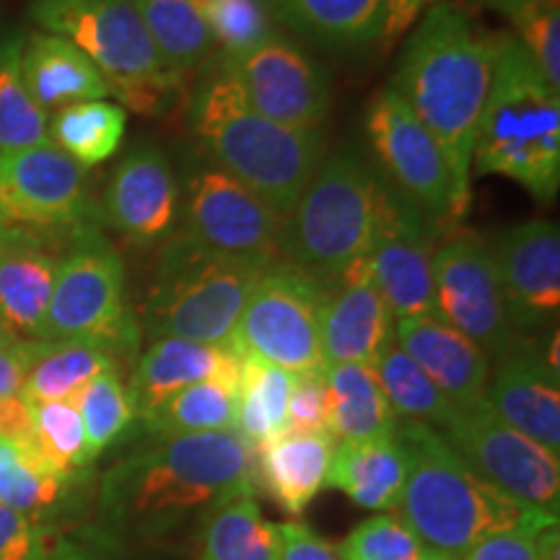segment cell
<instances>
[{"instance_id": "cell-1", "label": "cell", "mask_w": 560, "mask_h": 560, "mask_svg": "<svg viewBox=\"0 0 560 560\" xmlns=\"http://www.w3.org/2000/svg\"><path fill=\"white\" fill-rule=\"evenodd\" d=\"M244 488L252 450L240 433L151 436L102 478L96 535L122 550L164 542Z\"/></svg>"}, {"instance_id": "cell-2", "label": "cell", "mask_w": 560, "mask_h": 560, "mask_svg": "<svg viewBox=\"0 0 560 560\" xmlns=\"http://www.w3.org/2000/svg\"><path fill=\"white\" fill-rule=\"evenodd\" d=\"M499 37H490L462 5H431L405 42L392 91L436 138L452 170L462 210L470 208L475 138L493 83Z\"/></svg>"}, {"instance_id": "cell-3", "label": "cell", "mask_w": 560, "mask_h": 560, "mask_svg": "<svg viewBox=\"0 0 560 560\" xmlns=\"http://www.w3.org/2000/svg\"><path fill=\"white\" fill-rule=\"evenodd\" d=\"M395 439L405 454L395 514L429 552L462 560L488 535L542 516L480 480L431 425L397 418Z\"/></svg>"}, {"instance_id": "cell-4", "label": "cell", "mask_w": 560, "mask_h": 560, "mask_svg": "<svg viewBox=\"0 0 560 560\" xmlns=\"http://www.w3.org/2000/svg\"><path fill=\"white\" fill-rule=\"evenodd\" d=\"M192 128L219 170L283 219L322 164L319 130L289 128L257 115L240 81L223 70L195 96Z\"/></svg>"}, {"instance_id": "cell-5", "label": "cell", "mask_w": 560, "mask_h": 560, "mask_svg": "<svg viewBox=\"0 0 560 560\" xmlns=\"http://www.w3.org/2000/svg\"><path fill=\"white\" fill-rule=\"evenodd\" d=\"M472 164L480 174L514 179L545 202L560 187V91L514 37H499Z\"/></svg>"}, {"instance_id": "cell-6", "label": "cell", "mask_w": 560, "mask_h": 560, "mask_svg": "<svg viewBox=\"0 0 560 560\" xmlns=\"http://www.w3.org/2000/svg\"><path fill=\"white\" fill-rule=\"evenodd\" d=\"M270 265L202 249L185 234L174 236L161 255L156 283L145 301L151 340L182 338L234 348V332L249 293Z\"/></svg>"}, {"instance_id": "cell-7", "label": "cell", "mask_w": 560, "mask_h": 560, "mask_svg": "<svg viewBox=\"0 0 560 560\" xmlns=\"http://www.w3.org/2000/svg\"><path fill=\"white\" fill-rule=\"evenodd\" d=\"M380 174L340 151L322 161L280 231V249L319 285L366 260L376 223Z\"/></svg>"}, {"instance_id": "cell-8", "label": "cell", "mask_w": 560, "mask_h": 560, "mask_svg": "<svg viewBox=\"0 0 560 560\" xmlns=\"http://www.w3.org/2000/svg\"><path fill=\"white\" fill-rule=\"evenodd\" d=\"M45 340H83L115 353L138 348V322L125 299V265L115 247L91 229L58 262Z\"/></svg>"}, {"instance_id": "cell-9", "label": "cell", "mask_w": 560, "mask_h": 560, "mask_svg": "<svg viewBox=\"0 0 560 560\" xmlns=\"http://www.w3.org/2000/svg\"><path fill=\"white\" fill-rule=\"evenodd\" d=\"M470 470L511 501L558 516L560 462L490 408L486 397L459 405L439 431Z\"/></svg>"}, {"instance_id": "cell-10", "label": "cell", "mask_w": 560, "mask_h": 560, "mask_svg": "<svg viewBox=\"0 0 560 560\" xmlns=\"http://www.w3.org/2000/svg\"><path fill=\"white\" fill-rule=\"evenodd\" d=\"M325 291L310 272L291 262H272L249 293L234 350L291 374L325 371L319 312Z\"/></svg>"}, {"instance_id": "cell-11", "label": "cell", "mask_w": 560, "mask_h": 560, "mask_svg": "<svg viewBox=\"0 0 560 560\" xmlns=\"http://www.w3.org/2000/svg\"><path fill=\"white\" fill-rule=\"evenodd\" d=\"M30 16L47 34L79 47L102 70L109 89L174 75L130 0H32Z\"/></svg>"}, {"instance_id": "cell-12", "label": "cell", "mask_w": 560, "mask_h": 560, "mask_svg": "<svg viewBox=\"0 0 560 560\" xmlns=\"http://www.w3.org/2000/svg\"><path fill=\"white\" fill-rule=\"evenodd\" d=\"M433 314L470 338L488 359L522 342L488 242L472 231H459L433 252Z\"/></svg>"}, {"instance_id": "cell-13", "label": "cell", "mask_w": 560, "mask_h": 560, "mask_svg": "<svg viewBox=\"0 0 560 560\" xmlns=\"http://www.w3.org/2000/svg\"><path fill=\"white\" fill-rule=\"evenodd\" d=\"M366 125L371 145L387 172V179L425 219H431V223H457L465 219L444 151L389 86L371 102Z\"/></svg>"}, {"instance_id": "cell-14", "label": "cell", "mask_w": 560, "mask_h": 560, "mask_svg": "<svg viewBox=\"0 0 560 560\" xmlns=\"http://www.w3.org/2000/svg\"><path fill=\"white\" fill-rule=\"evenodd\" d=\"M429 226L431 221L389 179L380 177L366 268L395 319L433 314L436 249Z\"/></svg>"}, {"instance_id": "cell-15", "label": "cell", "mask_w": 560, "mask_h": 560, "mask_svg": "<svg viewBox=\"0 0 560 560\" xmlns=\"http://www.w3.org/2000/svg\"><path fill=\"white\" fill-rule=\"evenodd\" d=\"M283 215L221 170H200L187 185L185 236L202 249L276 262Z\"/></svg>"}, {"instance_id": "cell-16", "label": "cell", "mask_w": 560, "mask_h": 560, "mask_svg": "<svg viewBox=\"0 0 560 560\" xmlns=\"http://www.w3.org/2000/svg\"><path fill=\"white\" fill-rule=\"evenodd\" d=\"M91 213L86 170L58 145L0 153V219L39 229H73Z\"/></svg>"}, {"instance_id": "cell-17", "label": "cell", "mask_w": 560, "mask_h": 560, "mask_svg": "<svg viewBox=\"0 0 560 560\" xmlns=\"http://www.w3.org/2000/svg\"><path fill=\"white\" fill-rule=\"evenodd\" d=\"M219 70L234 75L249 107L272 122L317 130L330 112L332 96L325 70L280 37Z\"/></svg>"}, {"instance_id": "cell-18", "label": "cell", "mask_w": 560, "mask_h": 560, "mask_svg": "<svg viewBox=\"0 0 560 560\" xmlns=\"http://www.w3.org/2000/svg\"><path fill=\"white\" fill-rule=\"evenodd\" d=\"M511 322L520 332L556 317L560 306V229L527 221L488 244Z\"/></svg>"}, {"instance_id": "cell-19", "label": "cell", "mask_w": 560, "mask_h": 560, "mask_svg": "<svg viewBox=\"0 0 560 560\" xmlns=\"http://www.w3.org/2000/svg\"><path fill=\"white\" fill-rule=\"evenodd\" d=\"M319 342L327 366L359 363L374 366L382 348L395 335V317L369 276L366 260L322 285Z\"/></svg>"}, {"instance_id": "cell-20", "label": "cell", "mask_w": 560, "mask_h": 560, "mask_svg": "<svg viewBox=\"0 0 560 560\" xmlns=\"http://www.w3.org/2000/svg\"><path fill=\"white\" fill-rule=\"evenodd\" d=\"M179 190L170 159L153 145H138L117 164L107 192L104 215L125 240L153 244L170 234L177 221Z\"/></svg>"}, {"instance_id": "cell-21", "label": "cell", "mask_w": 560, "mask_h": 560, "mask_svg": "<svg viewBox=\"0 0 560 560\" xmlns=\"http://www.w3.org/2000/svg\"><path fill=\"white\" fill-rule=\"evenodd\" d=\"M486 400L511 429L560 454L558 369L540 350L520 342L499 355L495 371L488 376Z\"/></svg>"}, {"instance_id": "cell-22", "label": "cell", "mask_w": 560, "mask_h": 560, "mask_svg": "<svg viewBox=\"0 0 560 560\" xmlns=\"http://www.w3.org/2000/svg\"><path fill=\"white\" fill-rule=\"evenodd\" d=\"M395 340L431 376L454 408L486 397L490 359L439 314L395 319Z\"/></svg>"}, {"instance_id": "cell-23", "label": "cell", "mask_w": 560, "mask_h": 560, "mask_svg": "<svg viewBox=\"0 0 560 560\" xmlns=\"http://www.w3.org/2000/svg\"><path fill=\"white\" fill-rule=\"evenodd\" d=\"M58 257L30 231L0 223V322L16 340H45Z\"/></svg>"}, {"instance_id": "cell-24", "label": "cell", "mask_w": 560, "mask_h": 560, "mask_svg": "<svg viewBox=\"0 0 560 560\" xmlns=\"http://www.w3.org/2000/svg\"><path fill=\"white\" fill-rule=\"evenodd\" d=\"M240 371L242 355L234 348L156 338L138 359L128 392L136 416L143 420L179 389L208 380H240Z\"/></svg>"}, {"instance_id": "cell-25", "label": "cell", "mask_w": 560, "mask_h": 560, "mask_svg": "<svg viewBox=\"0 0 560 560\" xmlns=\"http://www.w3.org/2000/svg\"><path fill=\"white\" fill-rule=\"evenodd\" d=\"M330 433L283 431L252 450V488H260L289 516H301L330 475Z\"/></svg>"}, {"instance_id": "cell-26", "label": "cell", "mask_w": 560, "mask_h": 560, "mask_svg": "<svg viewBox=\"0 0 560 560\" xmlns=\"http://www.w3.org/2000/svg\"><path fill=\"white\" fill-rule=\"evenodd\" d=\"M21 75L32 100L42 109H62L79 102H100L109 96L102 70L68 39L47 32L24 37Z\"/></svg>"}, {"instance_id": "cell-27", "label": "cell", "mask_w": 560, "mask_h": 560, "mask_svg": "<svg viewBox=\"0 0 560 560\" xmlns=\"http://www.w3.org/2000/svg\"><path fill=\"white\" fill-rule=\"evenodd\" d=\"M405 482V454L395 433L369 441H340L335 446L327 486L369 511H395Z\"/></svg>"}, {"instance_id": "cell-28", "label": "cell", "mask_w": 560, "mask_h": 560, "mask_svg": "<svg viewBox=\"0 0 560 560\" xmlns=\"http://www.w3.org/2000/svg\"><path fill=\"white\" fill-rule=\"evenodd\" d=\"M198 560H278L280 524L265 520L255 488H244L210 509L198 527Z\"/></svg>"}, {"instance_id": "cell-29", "label": "cell", "mask_w": 560, "mask_h": 560, "mask_svg": "<svg viewBox=\"0 0 560 560\" xmlns=\"http://www.w3.org/2000/svg\"><path fill=\"white\" fill-rule=\"evenodd\" d=\"M270 13L325 47H363L382 39L387 0H268Z\"/></svg>"}, {"instance_id": "cell-30", "label": "cell", "mask_w": 560, "mask_h": 560, "mask_svg": "<svg viewBox=\"0 0 560 560\" xmlns=\"http://www.w3.org/2000/svg\"><path fill=\"white\" fill-rule=\"evenodd\" d=\"M327 431L340 441H369L395 433L397 416L389 408L374 369L340 363L325 369Z\"/></svg>"}, {"instance_id": "cell-31", "label": "cell", "mask_w": 560, "mask_h": 560, "mask_svg": "<svg viewBox=\"0 0 560 560\" xmlns=\"http://www.w3.org/2000/svg\"><path fill=\"white\" fill-rule=\"evenodd\" d=\"M115 369V355L83 340H37L21 395L30 405L73 400L91 380Z\"/></svg>"}, {"instance_id": "cell-32", "label": "cell", "mask_w": 560, "mask_h": 560, "mask_svg": "<svg viewBox=\"0 0 560 560\" xmlns=\"http://www.w3.org/2000/svg\"><path fill=\"white\" fill-rule=\"evenodd\" d=\"M79 482L55 472L32 444H0V503L34 522L55 527L58 516L73 503Z\"/></svg>"}, {"instance_id": "cell-33", "label": "cell", "mask_w": 560, "mask_h": 560, "mask_svg": "<svg viewBox=\"0 0 560 560\" xmlns=\"http://www.w3.org/2000/svg\"><path fill=\"white\" fill-rule=\"evenodd\" d=\"M164 68L185 79L213 52V39L195 0H130Z\"/></svg>"}, {"instance_id": "cell-34", "label": "cell", "mask_w": 560, "mask_h": 560, "mask_svg": "<svg viewBox=\"0 0 560 560\" xmlns=\"http://www.w3.org/2000/svg\"><path fill=\"white\" fill-rule=\"evenodd\" d=\"M240 380H208L179 389L143 418L151 436L236 433Z\"/></svg>"}, {"instance_id": "cell-35", "label": "cell", "mask_w": 560, "mask_h": 560, "mask_svg": "<svg viewBox=\"0 0 560 560\" xmlns=\"http://www.w3.org/2000/svg\"><path fill=\"white\" fill-rule=\"evenodd\" d=\"M293 374L242 355L240 392H236V433L249 450L285 431Z\"/></svg>"}, {"instance_id": "cell-36", "label": "cell", "mask_w": 560, "mask_h": 560, "mask_svg": "<svg viewBox=\"0 0 560 560\" xmlns=\"http://www.w3.org/2000/svg\"><path fill=\"white\" fill-rule=\"evenodd\" d=\"M125 128H128V112L120 104L100 100L58 109L52 122L47 125V132L62 153L89 170L115 156L125 138Z\"/></svg>"}, {"instance_id": "cell-37", "label": "cell", "mask_w": 560, "mask_h": 560, "mask_svg": "<svg viewBox=\"0 0 560 560\" xmlns=\"http://www.w3.org/2000/svg\"><path fill=\"white\" fill-rule=\"evenodd\" d=\"M371 369H374L389 408L395 410L397 418L416 420V423H425L436 431L444 429L446 420L452 418L454 405L431 382V376L397 346L395 335L382 348L380 359Z\"/></svg>"}, {"instance_id": "cell-38", "label": "cell", "mask_w": 560, "mask_h": 560, "mask_svg": "<svg viewBox=\"0 0 560 560\" xmlns=\"http://www.w3.org/2000/svg\"><path fill=\"white\" fill-rule=\"evenodd\" d=\"M24 34L0 39V153L50 143L47 112L32 100L21 75Z\"/></svg>"}, {"instance_id": "cell-39", "label": "cell", "mask_w": 560, "mask_h": 560, "mask_svg": "<svg viewBox=\"0 0 560 560\" xmlns=\"http://www.w3.org/2000/svg\"><path fill=\"white\" fill-rule=\"evenodd\" d=\"M219 47V66L247 58L252 50L278 37L268 0H195Z\"/></svg>"}, {"instance_id": "cell-40", "label": "cell", "mask_w": 560, "mask_h": 560, "mask_svg": "<svg viewBox=\"0 0 560 560\" xmlns=\"http://www.w3.org/2000/svg\"><path fill=\"white\" fill-rule=\"evenodd\" d=\"M70 402L79 408L91 459H96L112 444H117L138 418L130 392L120 380V374H117V369L104 371L96 380H91Z\"/></svg>"}, {"instance_id": "cell-41", "label": "cell", "mask_w": 560, "mask_h": 560, "mask_svg": "<svg viewBox=\"0 0 560 560\" xmlns=\"http://www.w3.org/2000/svg\"><path fill=\"white\" fill-rule=\"evenodd\" d=\"M34 452L39 454L62 478L81 480L91 467L86 433L73 402H39L32 405Z\"/></svg>"}, {"instance_id": "cell-42", "label": "cell", "mask_w": 560, "mask_h": 560, "mask_svg": "<svg viewBox=\"0 0 560 560\" xmlns=\"http://www.w3.org/2000/svg\"><path fill=\"white\" fill-rule=\"evenodd\" d=\"M511 19L516 42L552 89L560 91V0H490Z\"/></svg>"}, {"instance_id": "cell-43", "label": "cell", "mask_w": 560, "mask_h": 560, "mask_svg": "<svg viewBox=\"0 0 560 560\" xmlns=\"http://www.w3.org/2000/svg\"><path fill=\"white\" fill-rule=\"evenodd\" d=\"M338 556L340 560H425V548L397 516L380 514L350 532Z\"/></svg>"}, {"instance_id": "cell-44", "label": "cell", "mask_w": 560, "mask_h": 560, "mask_svg": "<svg viewBox=\"0 0 560 560\" xmlns=\"http://www.w3.org/2000/svg\"><path fill=\"white\" fill-rule=\"evenodd\" d=\"M462 560H558V520L542 514L514 529L495 532L472 545Z\"/></svg>"}, {"instance_id": "cell-45", "label": "cell", "mask_w": 560, "mask_h": 560, "mask_svg": "<svg viewBox=\"0 0 560 560\" xmlns=\"http://www.w3.org/2000/svg\"><path fill=\"white\" fill-rule=\"evenodd\" d=\"M66 537L0 503V560H50Z\"/></svg>"}, {"instance_id": "cell-46", "label": "cell", "mask_w": 560, "mask_h": 560, "mask_svg": "<svg viewBox=\"0 0 560 560\" xmlns=\"http://www.w3.org/2000/svg\"><path fill=\"white\" fill-rule=\"evenodd\" d=\"M285 431L330 433L327 431L325 371H317V374H293Z\"/></svg>"}, {"instance_id": "cell-47", "label": "cell", "mask_w": 560, "mask_h": 560, "mask_svg": "<svg viewBox=\"0 0 560 560\" xmlns=\"http://www.w3.org/2000/svg\"><path fill=\"white\" fill-rule=\"evenodd\" d=\"M280 529H283V545H280L278 560H340L338 550L314 535L306 524L289 522L280 524Z\"/></svg>"}, {"instance_id": "cell-48", "label": "cell", "mask_w": 560, "mask_h": 560, "mask_svg": "<svg viewBox=\"0 0 560 560\" xmlns=\"http://www.w3.org/2000/svg\"><path fill=\"white\" fill-rule=\"evenodd\" d=\"M34 441L32 405L24 395H11L0 400V444L30 446Z\"/></svg>"}, {"instance_id": "cell-49", "label": "cell", "mask_w": 560, "mask_h": 560, "mask_svg": "<svg viewBox=\"0 0 560 560\" xmlns=\"http://www.w3.org/2000/svg\"><path fill=\"white\" fill-rule=\"evenodd\" d=\"M34 342L37 340H13L5 348H0V400L21 392L34 353Z\"/></svg>"}, {"instance_id": "cell-50", "label": "cell", "mask_w": 560, "mask_h": 560, "mask_svg": "<svg viewBox=\"0 0 560 560\" xmlns=\"http://www.w3.org/2000/svg\"><path fill=\"white\" fill-rule=\"evenodd\" d=\"M50 560H130L122 548L112 545L94 532L91 537L81 540H62L58 550L52 552Z\"/></svg>"}, {"instance_id": "cell-51", "label": "cell", "mask_w": 560, "mask_h": 560, "mask_svg": "<svg viewBox=\"0 0 560 560\" xmlns=\"http://www.w3.org/2000/svg\"><path fill=\"white\" fill-rule=\"evenodd\" d=\"M441 3V0H387V24H384L382 39L392 45L410 30L416 21L423 16L431 5Z\"/></svg>"}, {"instance_id": "cell-52", "label": "cell", "mask_w": 560, "mask_h": 560, "mask_svg": "<svg viewBox=\"0 0 560 560\" xmlns=\"http://www.w3.org/2000/svg\"><path fill=\"white\" fill-rule=\"evenodd\" d=\"M13 340H16V338H13V335L3 327V322H0V348H5V346H9V342H13Z\"/></svg>"}, {"instance_id": "cell-53", "label": "cell", "mask_w": 560, "mask_h": 560, "mask_svg": "<svg viewBox=\"0 0 560 560\" xmlns=\"http://www.w3.org/2000/svg\"><path fill=\"white\" fill-rule=\"evenodd\" d=\"M425 560H452V558H444V556H436V552H429V550H425Z\"/></svg>"}, {"instance_id": "cell-54", "label": "cell", "mask_w": 560, "mask_h": 560, "mask_svg": "<svg viewBox=\"0 0 560 560\" xmlns=\"http://www.w3.org/2000/svg\"><path fill=\"white\" fill-rule=\"evenodd\" d=\"M0 223H3V219H0Z\"/></svg>"}]
</instances>
